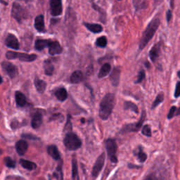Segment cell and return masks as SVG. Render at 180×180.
Wrapping results in <instances>:
<instances>
[{"label":"cell","instance_id":"6da1fadb","mask_svg":"<svg viewBox=\"0 0 180 180\" xmlns=\"http://www.w3.org/2000/svg\"><path fill=\"white\" fill-rule=\"evenodd\" d=\"M115 104V95L108 93L105 95L100 103L99 116L102 120H106L109 118Z\"/></svg>","mask_w":180,"mask_h":180},{"label":"cell","instance_id":"7a4b0ae2","mask_svg":"<svg viewBox=\"0 0 180 180\" xmlns=\"http://www.w3.org/2000/svg\"><path fill=\"white\" fill-rule=\"evenodd\" d=\"M160 23V20L158 18H154L149 23V24L148 25L147 28H146L145 31L143 33L142 38L139 44L140 50L144 49L149 41L153 38L156 30H158V27H159Z\"/></svg>","mask_w":180,"mask_h":180},{"label":"cell","instance_id":"3957f363","mask_svg":"<svg viewBox=\"0 0 180 180\" xmlns=\"http://www.w3.org/2000/svg\"><path fill=\"white\" fill-rule=\"evenodd\" d=\"M63 144L68 150L75 151L81 147L82 142L78 135L70 132L66 134L63 139Z\"/></svg>","mask_w":180,"mask_h":180},{"label":"cell","instance_id":"277c9868","mask_svg":"<svg viewBox=\"0 0 180 180\" xmlns=\"http://www.w3.org/2000/svg\"><path fill=\"white\" fill-rule=\"evenodd\" d=\"M6 56L8 59L13 60L18 59L23 62H33L35 61L38 57L35 54H25V53H20L13 51H8Z\"/></svg>","mask_w":180,"mask_h":180},{"label":"cell","instance_id":"5b68a950","mask_svg":"<svg viewBox=\"0 0 180 180\" xmlns=\"http://www.w3.org/2000/svg\"><path fill=\"white\" fill-rule=\"evenodd\" d=\"M106 148L108 153V155L109 157L111 162L116 163L118 162L117 156H116V153H117V144L114 139H108L105 142Z\"/></svg>","mask_w":180,"mask_h":180},{"label":"cell","instance_id":"8992f818","mask_svg":"<svg viewBox=\"0 0 180 180\" xmlns=\"http://www.w3.org/2000/svg\"><path fill=\"white\" fill-rule=\"evenodd\" d=\"M11 15L16 21L20 23L21 21L26 16V11L21 5L16 3V2H14L11 10Z\"/></svg>","mask_w":180,"mask_h":180},{"label":"cell","instance_id":"52a82bcc","mask_svg":"<svg viewBox=\"0 0 180 180\" xmlns=\"http://www.w3.org/2000/svg\"><path fill=\"white\" fill-rule=\"evenodd\" d=\"M145 111H143L142 117L140 118L139 121L137 123H133V124H128V125H126L123 127V128L122 129V133L125 134V133H129V132H137L139 130V129L142 128V124L144 123V121L145 120Z\"/></svg>","mask_w":180,"mask_h":180},{"label":"cell","instance_id":"ba28073f","mask_svg":"<svg viewBox=\"0 0 180 180\" xmlns=\"http://www.w3.org/2000/svg\"><path fill=\"white\" fill-rule=\"evenodd\" d=\"M105 160H106V155L104 153H101V154L97 158L93 168H92V174L94 177H97L101 173V171L102 170L103 167L104 165Z\"/></svg>","mask_w":180,"mask_h":180},{"label":"cell","instance_id":"9c48e42d","mask_svg":"<svg viewBox=\"0 0 180 180\" xmlns=\"http://www.w3.org/2000/svg\"><path fill=\"white\" fill-rule=\"evenodd\" d=\"M2 68L4 73H6L10 78H14L18 75V68L14 64L9 61H4L2 63Z\"/></svg>","mask_w":180,"mask_h":180},{"label":"cell","instance_id":"30bf717a","mask_svg":"<svg viewBox=\"0 0 180 180\" xmlns=\"http://www.w3.org/2000/svg\"><path fill=\"white\" fill-rule=\"evenodd\" d=\"M51 14L53 16H59L62 14V0H50Z\"/></svg>","mask_w":180,"mask_h":180},{"label":"cell","instance_id":"8fae6325","mask_svg":"<svg viewBox=\"0 0 180 180\" xmlns=\"http://www.w3.org/2000/svg\"><path fill=\"white\" fill-rule=\"evenodd\" d=\"M5 44L9 48L15 50H18L20 47L19 42H18L17 38L14 35L11 33L7 35L6 39H5Z\"/></svg>","mask_w":180,"mask_h":180},{"label":"cell","instance_id":"7c38bea8","mask_svg":"<svg viewBox=\"0 0 180 180\" xmlns=\"http://www.w3.org/2000/svg\"><path fill=\"white\" fill-rule=\"evenodd\" d=\"M48 47H49V54L53 56L60 54L63 51L62 47L61 46L59 42L57 41H52L49 39Z\"/></svg>","mask_w":180,"mask_h":180},{"label":"cell","instance_id":"4fadbf2b","mask_svg":"<svg viewBox=\"0 0 180 180\" xmlns=\"http://www.w3.org/2000/svg\"><path fill=\"white\" fill-rule=\"evenodd\" d=\"M120 73L121 70L119 67L114 68V69L112 70L110 75V80L111 82V84L114 87H117L119 83H120Z\"/></svg>","mask_w":180,"mask_h":180},{"label":"cell","instance_id":"5bb4252c","mask_svg":"<svg viewBox=\"0 0 180 180\" xmlns=\"http://www.w3.org/2000/svg\"><path fill=\"white\" fill-rule=\"evenodd\" d=\"M28 149V144L25 140H19L16 144V150L20 155H24Z\"/></svg>","mask_w":180,"mask_h":180},{"label":"cell","instance_id":"9a60e30c","mask_svg":"<svg viewBox=\"0 0 180 180\" xmlns=\"http://www.w3.org/2000/svg\"><path fill=\"white\" fill-rule=\"evenodd\" d=\"M42 115L41 113L36 112L34 113L31 120V126L34 129H38L42 123Z\"/></svg>","mask_w":180,"mask_h":180},{"label":"cell","instance_id":"2e32d148","mask_svg":"<svg viewBox=\"0 0 180 180\" xmlns=\"http://www.w3.org/2000/svg\"><path fill=\"white\" fill-rule=\"evenodd\" d=\"M15 99L16 105L18 107H24L28 104L25 96L22 93V92H20L19 91L16 92Z\"/></svg>","mask_w":180,"mask_h":180},{"label":"cell","instance_id":"e0dca14e","mask_svg":"<svg viewBox=\"0 0 180 180\" xmlns=\"http://www.w3.org/2000/svg\"><path fill=\"white\" fill-rule=\"evenodd\" d=\"M35 28L39 33H43L45 30L44 28V17L43 15H39L35 19Z\"/></svg>","mask_w":180,"mask_h":180},{"label":"cell","instance_id":"ac0fdd59","mask_svg":"<svg viewBox=\"0 0 180 180\" xmlns=\"http://www.w3.org/2000/svg\"><path fill=\"white\" fill-rule=\"evenodd\" d=\"M47 153L48 154L51 156V157L56 160L61 159V155L59 151V149L55 145H49L47 147Z\"/></svg>","mask_w":180,"mask_h":180},{"label":"cell","instance_id":"d6986e66","mask_svg":"<svg viewBox=\"0 0 180 180\" xmlns=\"http://www.w3.org/2000/svg\"><path fill=\"white\" fill-rule=\"evenodd\" d=\"M160 43H158L152 47V49H151V51L149 52L150 59L153 62H155V61L158 59V58L160 55Z\"/></svg>","mask_w":180,"mask_h":180},{"label":"cell","instance_id":"ffe728a7","mask_svg":"<svg viewBox=\"0 0 180 180\" xmlns=\"http://www.w3.org/2000/svg\"><path fill=\"white\" fill-rule=\"evenodd\" d=\"M34 84H35L37 91H38L39 93L43 94L47 88V84L46 82L36 77L35 80H34Z\"/></svg>","mask_w":180,"mask_h":180},{"label":"cell","instance_id":"44dd1931","mask_svg":"<svg viewBox=\"0 0 180 180\" xmlns=\"http://www.w3.org/2000/svg\"><path fill=\"white\" fill-rule=\"evenodd\" d=\"M55 96L60 101H64L68 98V92L64 87L58 88L55 92Z\"/></svg>","mask_w":180,"mask_h":180},{"label":"cell","instance_id":"7402d4cb","mask_svg":"<svg viewBox=\"0 0 180 180\" xmlns=\"http://www.w3.org/2000/svg\"><path fill=\"white\" fill-rule=\"evenodd\" d=\"M84 79L83 73L80 70H75L73 72L70 78V80L73 84H78L81 83Z\"/></svg>","mask_w":180,"mask_h":180},{"label":"cell","instance_id":"603a6c76","mask_svg":"<svg viewBox=\"0 0 180 180\" xmlns=\"http://www.w3.org/2000/svg\"><path fill=\"white\" fill-rule=\"evenodd\" d=\"M84 25L85 27L88 29L89 31H91L93 33H100L103 31V27L99 24L97 23H84Z\"/></svg>","mask_w":180,"mask_h":180},{"label":"cell","instance_id":"cb8c5ba5","mask_svg":"<svg viewBox=\"0 0 180 180\" xmlns=\"http://www.w3.org/2000/svg\"><path fill=\"white\" fill-rule=\"evenodd\" d=\"M20 164L23 168H25V169H26V170H30V171L35 170L36 168H37L36 163H34V162H32V161H30V160L20 159Z\"/></svg>","mask_w":180,"mask_h":180},{"label":"cell","instance_id":"d4e9b609","mask_svg":"<svg viewBox=\"0 0 180 180\" xmlns=\"http://www.w3.org/2000/svg\"><path fill=\"white\" fill-rule=\"evenodd\" d=\"M49 39H37L35 43V47L38 51H42L46 47H48Z\"/></svg>","mask_w":180,"mask_h":180},{"label":"cell","instance_id":"484cf974","mask_svg":"<svg viewBox=\"0 0 180 180\" xmlns=\"http://www.w3.org/2000/svg\"><path fill=\"white\" fill-rule=\"evenodd\" d=\"M44 73L47 75L52 76L54 73V67L52 63L50 60H46L44 62Z\"/></svg>","mask_w":180,"mask_h":180},{"label":"cell","instance_id":"4316f807","mask_svg":"<svg viewBox=\"0 0 180 180\" xmlns=\"http://www.w3.org/2000/svg\"><path fill=\"white\" fill-rule=\"evenodd\" d=\"M110 65L109 63H105L104 65H102V67L101 68L100 71L99 73V75H98V77L99 78H103L104 77L108 75L110 71Z\"/></svg>","mask_w":180,"mask_h":180},{"label":"cell","instance_id":"83f0119b","mask_svg":"<svg viewBox=\"0 0 180 180\" xmlns=\"http://www.w3.org/2000/svg\"><path fill=\"white\" fill-rule=\"evenodd\" d=\"M72 178L73 180H78V168L77 160L75 158L72 160Z\"/></svg>","mask_w":180,"mask_h":180},{"label":"cell","instance_id":"f1b7e54d","mask_svg":"<svg viewBox=\"0 0 180 180\" xmlns=\"http://www.w3.org/2000/svg\"><path fill=\"white\" fill-rule=\"evenodd\" d=\"M124 108L125 110H132L135 113H138V107L137 106L136 104L131 101H125L124 103Z\"/></svg>","mask_w":180,"mask_h":180},{"label":"cell","instance_id":"f546056e","mask_svg":"<svg viewBox=\"0 0 180 180\" xmlns=\"http://www.w3.org/2000/svg\"><path fill=\"white\" fill-rule=\"evenodd\" d=\"M164 100V94L163 92H161V93L158 94V95L156 97V99H155L154 101H153V104H152V109H154L155 108H156L158 106V105L160 104V103H162Z\"/></svg>","mask_w":180,"mask_h":180},{"label":"cell","instance_id":"4dcf8cb0","mask_svg":"<svg viewBox=\"0 0 180 180\" xmlns=\"http://www.w3.org/2000/svg\"><path fill=\"white\" fill-rule=\"evenodd\" d=\"M97 45L99 47H105L107 44V39L105 36H102L97 39Z\"/></svg>","mask_w":180,"mask_h":180},{"label":"cell","instance_id":"1f68e13d","mask_svg":"<svg viewBox=\"0 0 180 180\" xmlns=\"http://www.w3.org/2000/svg\"><path fill=\"white\" fill-rule=\"evenodd\" d=\"M4 163L7 167L9 168H14L16 167V162L10 157H6L4 158Z\"/></svg>","mask_w":180,"mask_h":180},{"label":"cell","instance_id":"d6a6232c","mask_svg":"<svg viewBox=\"0 0 180 180\" xmlns=\"http://www.w3.org/2000/svg\"><path fill=\"white\" fill-rule=\"evenodd\" d=\"M137 156H138L139 160V161L141 163L145 162L146 160L147 159V155H146V154L145 153H144V152L142 151L141 148H139V151H138V153H137Z\"/></svg>","mask_w":180,"mask_h":180},{"label":"cell","instance_id":"836d02e7","mask_svg":"<svg viewBox=\"0 0 180 180\" xmlns=\"http://www.w3.org/2000/svg\"><path fill=\"white\" fill-rule=\"evenodd\" d=\"M142 134L145 135L146 137H151V128L149 125H144L143 127L142 130Z\"/></svg>","mask_w":180,"mask_h":180},{"label":"cell","instance_id":"e575fe53","mask_svg":"<svg viewBox=\"0 0 180 180\" xmlns=\"http://www.w3.org/2000/svg\"><path fill=\"white\" fill-rule=\"evenodd\" d=\"M71 129H72V123H71V121H70V116L68 115L67 122H66V124L64 127V131L70 132Z\"/></svg>","mask_w":180,"mask_h":180},{"label":"cell","instance_id":"d590c367","mask_svg":"<svg viewBox=\"0 0 180 180\" xmlns=\"http://www.w3.org/2000/svg\"><path fill=\"white\" fill-rule=\"evenodd\" d=\"M56 174V175H54L55 177H56L59 180L63 179V173H62V168H61V164L57 167L56 171V173L54 174Z\"/></svg>","mask_w":180,"mask_h":180},{"label":"cell","instance_id":"8d00e7d4","mask_svg":"<svg viewBox=\"0 0 180 180\" xmlns=\"http://www.w3.org/2000/svg\"><path fill=\"white\" fill-rule=\"evenodd\" d=\"M144 78H145V72L144 70L140 71L138 75V78H137V80L135 82V83H140Z\"/></svg>","mask_w":180,"mask_h":180},{"label":"cell","instance_id":"74e56055","mask_svg":"<svg viewBox=\"0 0 180 180\" xmlns=\"http://www.w3.org/2000/svg\"><path fill=\"white\" fill-rule=\"evenodd\" d=\"M176 110H177L176 106H173L170 108V111H169V113L168 114V119H172L174 117V114H175Z\"/></svg>","mask_w":180,"mask_h":180},{"label":"cell","instance_id":"f35d334b","mask_svg":"<svg viewBox=\"0 0 180 180\" xmlns=\"http://www.w3.org/2000/svg\"><path fill=\"white\" fill-rule=\"evenodd\" d=\"M180 96V82H178L176 84L175 92H174V97L177 98Z\"/></svg>","mask_w":180,"mask_h":180},{"label":"cell","instance_id":"ab89813d","mask_svg":"<svg viewBox=\"0 0 180 180\" xmlns=\"http://www.w3.org/2000/svg\"><path fill=\"white\" fill-rule=\"evenodd\" d=\"M22 137H24L25 139H39L38 137H37L35 135L33 134H22Z\"/></svg>","mask_w":180,"mask_h":180},{"label":"cell","instance_id":"60d3db41","mask_svg":"<svg viewBox=\"0 0 180 180\" xmlns=\"http://www.w3.org/2000/svg\"><path fill=\"white\" fill-rule=\"evenodd\" d=\"M166 18H167V20H168V22H170V20L172 18V12L170 10H168V11H167Z\"/></svg>","mask_w":180,"mask_h":180},{"label":"cell","instance_id":"b9f144b4","mask_svg":"<svg viewBox=\"0 0 180 180\" xmlns=\"http://www.w3.org/2000/svg\"><path fill=\"white\" fill-rule=\"evenodd\" d=\"M144 180H157V179H156V177L154 175H153V174H151V175L148 176Z\"/></svg>","mask_w":180,"mask_h":180},{"label":"cell","instance_id":"7bdbcfd3","mask_svg":"<svg viewBox=\"0 0 180 180\" xmlns=\"http://www.w3.org/2000/svg\"><path fill=\"white\" fill-rule=\"evenodd\" d=\"M176 115H180V107L177 109V111L176 113Z\"/></svg>","mask_w":180,"mask_h":180},{"label":"cell","instance_id":"ee69618b","mask_svg":"<svg viewBox=\"0 0 180 180\" xmlns=\"http://www.w3.org/2000/svg\"><path fill=\"white\" fill-rule=\"evenodd\" d=\"M2 83H3V79H2V76L0 75V84H2Z\"/></svg>","mask_w":180,"mask_h":180},{"label":"cell","instance_id":"f6af8a7d","mask_svg":"<svg viewBox=\"0 0 180 180\" xmlns=\"http://www.w3.org/2000/svg\"><path fill=\"white\" fill-rule=\"evenodd\" d=\"M173 6H174V0H171V7H172V8L173 7Z\"/></svg>","mask_w":180,"mask_h":180},{"label":"cell","instance_id":"bcb514c9","mask_svg":"<svg viewBox=\"0 0 180 180\" xmlns=\"http://www.w3.org/2000/svg\"><path fill=\"white\" fill-rule=\"evenodd\" d=\"M2 154V150L0 149V155H1Z\"/></svg>","mask_w":180,"mask_h":180},{"label":"cell","instance_id":"7dc6e473","mask_svg":"<svg viewBox=\"0 0 180 180\" xmlns=\"http://www.w3.org/2000/svg\"><path fill=\"white\" fill-rule=\"evenodd\" d=\"M177 75H178V76H179V78H180V71H179V72H178V73H177Z\"/></svg>","mask_w":180,"mask_h":180},{"label":"cell","instance_id":"c3c4849f","mask_svg":"<svg viewBox=\"0 0 180 180\" xmlns=\"http://www.w3.org/2000/svg\"><path fill=\"white\" fill-rule=\"evenodd\" d=\"M81 121H82V122H83V123H84V119H82V120H81Z\"/></svg>","mask_w":180,"mask_h":180},{"label":"cell","instance_id":"681fc988","mask_svg":"<svg viewBox=\"0 0 180 180\" xmlns=\"http://www.w3.org/2000/svg\"></svg>","mask_w":180,"mask_h":180}]
</instances>
